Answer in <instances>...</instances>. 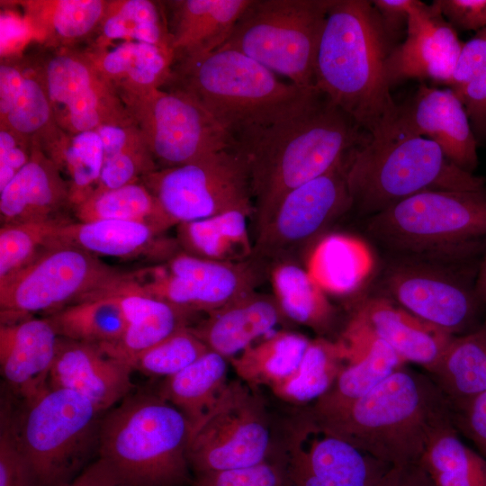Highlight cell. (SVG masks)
<instances>
[{
  "mask_svg": "<svg viewBox=\"0 0 486 486\" xmlns=\"http://www.w3.org/2000/svg\"><path fill=\"white\" fill-rule=\"evenodd\" d=\"M190 435L184 414L158 394H130L103 416L97 452L130 486H181Z\"/></svg>",
  "mask_w": 486,
  "mask_h": 486,
  "instance_id": "obj_6",
  "label": "cell"
},
{
  "mask_svg": "<svg viewBox=\"0 0 486 486\" xmlns=\"http://www.w3.org/2000/svg\"><path fill=\"white\" fill-rule=\"evenodd\" d=\"M246 213L222 212L176 225V241L182 251L204 259L242 262L252 257Z\"/></svg>",
  "mask_w": 486,
  "mask_h": 486,
  "instance_id": "obj_35",
  "label": "cell"
},
{
  "mask_svg": "<svg viewBox=\"0 0 486 486\" xmlns=\"http://www.w3.org/2000/svg\"><path fill=\"white\" fill-rule=\"evenodd\" d=\"M476 290L481 300L486 305V251L480 263L476 278Z\"/></svg>",
  "mask_w": 486,
  "mask_h": 486,
  "instance_id": "obj_58",
  "label": "cell"
},
{
  "mask_svg": "<svg viewBox=\"0 0 486 486\" xmlns=\"http://www.w3.org/2000/svg\"><path fill=\"white\" fill-rule=\"evenodd\" d=\"M352 207L372 216L427 191H474L485 180L450 161L440 147L395 122L344 158Z\"/></svg>",
  "mask_w": 486,
  "mask_h": 486,
  "instance_id": "obj_5",
  "label": "cell"
},
{
  "mask_svg": "<svg viewBox=\"0 0 486 486\" xmlns=\"http://www.w3.org/2000/svg\"><path fill=\"white\" fill-rule=\"evenodd\" d=\"M310 340L292 331H276L230 359L239 380L272 390L299 367Z\"/></svg>",
  "mask_w": 486,
  "mask_h": 486,
  "instance_id": "obj_36",
  "label": "cell"
},
{
  "mask_svg": "<svg viewBox=\"0 0 486 486\" xmlns=\"http://www.w3.org/2000/svg\"><path fill=\"white\" fill-rule=\"evenodd\" d=\"M452 419L459 434L486 459V391L452 409Z\"/></svg>",
  "mask_w": 486,
  "mask_h": 486,
  "instance_id": "obj_50",
  "label": "cell"
},
{
  "mask_svg": "<svg viewBox=\"0 0 486 486\" xmlns=\"http://www.w3.org/2000/svg\"><path fill=\"white\" fill-rule=\"evenodd\" d=\"M251 0L163 2L174 59L220 48Z\"/></svg>",
  "mask_w": 486,
  "mask_h": 486,
  "instance_id": "obj_29",
  "label": "cell"
},
{
  "mask_svg": "<svg viewBox=\"0 0 486 486\" xmlns=\"http://www.w3.org/2000/svg\"><path fill=\"white\" fill-rule=\"evenodd\" d=\"M68 245L96 256L122 259H164L175 256L176 239L164 237V231L141 221L132 220H70L56 231L50 245Z\"/></svg>",
  "mask_w": 486,
  "mask_h": 486,
  "instance_id": "obj_24",
  "label": "cell"
},
{
  "mask_svg": "<svg viewBox=\"0 0 486 486\" xmlns=\"http://www.w3.org/2000/svg\"><path fill=\"white\" fill-rule=\"evenodd\" d=\"M162 88L194 99L230 138L281 119L320 93L285 83L256 60L230 49L176 58Z\"/></svg>",
  "mask_w": 486,
  "mask_h": 486,
  "instance_id": "obj_4",
  "label": "cell"
},
{
  "mask_svg": "<svg viewBox=\"0 0 486 486\" xmlns=\"http://www.w3.org/2000/svg\"><path fill=\"white\" fill-rule=\"evenodd\" d=\"M0 486H32L4 413L1 417Z\"/></svg>",
  "mask_w": 486,
  "mask_h": 486,
  "instance_id": "obj_51",
  "label": "cell"
},
{
  "mask_svg": "<svg viewBox=\"0 0 486 486\" xmlns=\"http://www.w3.org/2000/svg\"><path fill=\"white\" fill-rule=\"evenodd\" d=\"M333 0H251L224 44L302 88H316L315 62Z\"/></svg>",
  "mask_w": 486,
  "mask_h": 486,
  "instance_id": "obj_9",
  "label": "cell"
},
{
  "mask_svg": "<svg viewBox=\"0 0 486 486\" xmlns=\"http://www.w3.org/2000/svg\"><path fill=\"white\" fill-rule=\"evenodd\" d=\"M227 371L228 359L209 350L181 372L165 378L158 394L184 414L192 434L224 394L230 382Z\"/></svg>",
  "mask_w": 486,
  "mask_h": 486,
  "instance_id": "obj_33",
  "label": "cell"
},
{
  "mask_svg": "<svg viewBox=\"0 0 486 486\" xmlns=\"http://www.w3.org/2000/svg\"><path fill=\"white\" fill-rule=\"evenodd\" d=\"M346 364L342 346L324 338L310 340L302 360L286 381L272 389L284 401L305 405L316 401L333 385Z\"/></svg>",
  "mask_w": 486,
  "mask_h": 486,
  "instance_id": "obj_43",
  "label": "cell"
},
{
  "mask_svg": "<svg viewBox=\"0 0 486 486\" xmlns=\"http://www.w3.org/2000/svg\"><path fill=\"white\" fill-rule=\"evenodd\" d=\"M341 344L346 364L331 388L310 408L324 413L368 393L405 363L381 339L345 327Z\"/></svg>",
  "mask_w": 486,
  "mask_h": 486,
  "instance_id": "obj_28",
  "label": "cell"
},
{
  "mask_svg": "<svg viewBox=\"0 0 486 486\" xmlns=\"http://www.w3.org/2000/svg\"><path fill=\"white\" fill-rule=\"evenodd\" d=\"M274 433L258 388L230 381L217 406L190 436V468L197 474L264 463L270 457Z\"/></svg>",
  "mask_w": 486,
  "mask_h": 486,
  "instance_id": "obj_14",
  "label": "cell"
},
{
  "mask_svg": "<svg viewBox=\"0 0 486 486\" xmlns=\"http://www.w3.org/2000/svg\"><path fill=\"white\" fill-rule=\"evenodd\" d=\"M418 463L435 486H486V459L460 438L453 419L434 431Z\"/></svg>",
  "mask_w": 486,
  "mask_h": 486,
  "instance_id": "obj_37",
  "label": "cell"
},
{
  "mask_svg": "<svg viewBox=\"0 0 486 486\" xmlns=\"http://www.w3.org/2000/svg\"><path fill=\"white\" fill-rule=\"evenodd\" d=\"M27 58L41 79L55 122L64 132L76 134L133 120L85 50L42 46Z\"/></svg>",
  "mask_w": 486,
  "mask_h": 486,
  "instance_id": "obj_15",
  "label": "cell"
},
{
  "mask_svg": "<svg viewBox=\"0 0 486 486\" xmlns=\"http://www.w3.org/2000/svg\"><path fill=\"white\" fill-rule=\"evenodd\" d=\"M449 86L463 102L472 130L486 134V27L464 42Z\"/></svg>",
  "mask_w": 486,
  "mask_h": 486,
  "instance_id": "obj_45",
  "label": "cell"
},
{
  "mask_svg": "<svg viewBox=\"0 0 486 486\" xmlns=\"http://www.w3.org/2000/svg\"><path fill=\"white\" fill-rule=\"evenodd\" d=\"M140 180L176 226L230 211L254 214L248 167L232 147Z\"/></svg>",
  "mask_w": 486,
  "mask_h": 486,
  "instance_id": "obj_13",
  "label": "cell"
},
{
  "mask_svg": "<svg viewBox=\"0 0 486 486\" xmlns=\"http://www.w3.org/2000/svg\"><path fill=\"white\" fill-rule=\"evenodd\" d=\"M77 221L132 220L149 223L162 231L176 226L140 179L124 186L94 193L72 208Z\"/></svg>",
  "mask_w": 486,
  "mask_h": 486,
  "instance_id": "obj_42",
  "label": "cell"
},
{
  "mask_svg": "<svg viewBox=\"0 0 486 486\" xmlns=\"http://www.w3.org/2000/svg\"><path fill=\"white\" fill-rule=\"evenodd\" d=\"M456 408L486 391V321L452 338L436 365L428 373Z\"/></svg>",
  "mask_w": 486,
  "mask_h": 486,
  "instance_id": "obj_34",
  "label": "cell"
},
{
  "mask_svg": "<svg viewBox=\"0 0 486 486\" xmlns=\"http://www.w3.org/2000/svg\"><path fill=\"white\" fill-rule=\"evenodd\" d=\"M124 104L158 168L185 165L231 147L230 134L180 91L159 88Z\"/></svg>",
  "mask_w": 486,
  "mask_h": 486,
  "instance_id": "obj_16",
  "label": "cell"
},
{
  "mask_svg": "<svg viewBox=\"0 0 486 486\" xmlns=\"http://www.w3.org/2000/svg\"><path fill=\"white\" fill-rule=\"evenodd\" d=\"M346 327L381 339L405 364H417L427 373L436 365L454 338L381 294L360 300Z\"/></svg>",
  "mask_w": 486,
  "mask_h": 486,
  "instance_id": "obj_21",
  "label": "cell"
},
{
  "mask_svg": "<svg viewBox=\"0 0 486 486\" xmlns=\"http://www.w3.org/2000/svg\"><path fill=\"white\" fill-rule=\"evenodd\" d=\"M68 183L71 208L95 190L104 165V148L95 130L76 134L64 132L60 140L44 151Z\"/></svg>",
  "mask_w": 486,
  "mask_h": 486,
  "instance_id": "obj_44",
  "label": "cell"
},
{
  "mask_svg": "<svg viewBox=\"0 0 486 486\" xmlns=\"http://www.w3.org/2000/svg\"><path fill=\"white\" fill-rule=\"evenodd\" d=\"M389 45L372 1L333 0L317 52L315 86L372 138L398 116L385 72Z\"/></svg>",
  "mask_w": 486,
  "mask_h": 486,
  "instance_id": "obj_2",
  "label": "cell"
},
{
  "mask_svg": "<svg viewBox=\"0 0 486 486\" xmlns=\"http://www.w3.org/2000/svg\"><path fill=\"white\" fill-rule=\"evenodd\" d=\"M60 337L48 317L0 325V369L10 390L23 402L47 389Z\"/></svg>",
  "mask_w": 486,
  "mask_h": 486,
  "instance_id": "obj_22",
  "label": "cell"
},
{
  "mask_svg": "<svg viewBox=\"0 0 486 486\" xmlns=\"http://www.w3.org/2000/svg\"><path fill=\"white\" fill-rule=\"evenodd\" d=\"M374 486H435L419 463L390 466Z\"/></svg>",
  "mask_w": 486,
  "mask_h": 486,
  "instance_id": "obj_57",
  "label": "cell"
},
{
  "mask_svg": "<svg viewBox=\"0 0 486 486\" xmlns=\"http://www.w3.org/2000/svg\"><path fill=\"white\" fill-rule=\"evenodd\" d=\"M32 142L8 129H0V190L28 163Z\"/></svg>",
  "mask_w": 486,
  "mask_h": 486,
  "instance_id": "obj_52",
  "label": "cell"
},
{
  "mask_svg": "<svg viewBox=\"0 0 486 486\" xmlns=\"http://www.w3.org/2000/svg\"><path fill=\"white\" fill-rule=\"evenodd\" d=\"M158 168L142 138L104 161L100 178L93 194L139 181L142 176Z\"/></svg>",
  "mask_w": 486,
  "mask_h": 486,
  "instance_id": "obj_48",
  "label": "cell"
},
{
  "mask_svg": "<svg viewBox=\"0 0 486 486\" xmlns=\"http://www.w3.org/2000/svg\"><path fill=\"white\" fill-rule=\"evenodd\" d=\"M47 317L60 338L97 346L116 342L126 327L115 295L82 301Z\"/></svg>",
  "mask_w": 486,
  "mask_h": 486,
  "instance_id": "obj_41",
  "label": "cell"
},
{
  "mask_svg": "<svg viewBox=\"0 0 486 486\" xmlns=\"http://www.w3.org/2000/svg\"><path fill=\"white\" fill-rule=\"evenodd\" d=\"M64 486H130L104 460L88 464Z\"/></svg>",
  "mask_w": 486,
  "mask_h": 486,
  "instance_id": "obj_56",
  "label": "cell"
},
{
  "mask_svg": "<svg viewBox=\"0 0 486 486\" xmlns=\"http://www.w3.org/2000/svg\"><path fill=\"white\" fill-rule=\"evenodd\" d=\"M371 137L321 93L281 119L234 135L231 147L248 171L256 232L291 191L330 171Z\"/></svg>",
  "mask_w": 486,
  "mask_h": 486,
  "instance_id": "obj_1",
  "label": "cell"
},
{
  "mask_svg": "<svg viewBox=\"0 0 486 486\" xmlns=\"http://www.w3.org/2000/svg\"><path fill=\"white\" fill-rule=\"evenodd\" d=\"M208 351L189 326L140 353L128 365L132 371L146 375L166 378L181 372Z\"/></svg>",
  "mask_w": 486,
  "mask_h": 486,
  "instance_id": "obj_47",
  "label": "cell"
},
{
  "mask_svg": "<svg viewBox=\"0 0 486 486\" xmlns=\"http://www.w3.org/2000/svg\"><path fill=\"white\" fill-rule=\"evenodd\" d=\"M344 158L330 171L295 188L282 200L271 219L256 232L252 257L284 261L328 220L352 208Z\"/></svg>",
  "mask_w": 486,
  "mask_h": 486,
  "instance_id": "obj_18",
  "label": "cell"
},
{
  "mask_svg": "<svg viewBox=\"0 0 486 486\" xmlns=\"http://www.w3.org/2000/svg\"><path fill=\"white\" fill-rule=\"evenodd\" d=\"M284 317L274 296L253 292L207 313L190 328L209 350L230 360L269 334Z\"/></svg>",
  "mask_w": 486,
  "mask_h": 486,
  "instance_id": "obj_27",
  "label": "cell"
},
{
  "mask_svg": "<svg viewBox=\"0 0 486 486\" xmlns=\"http://www.w3.org/2000/svg\"><path fill=\"white\" fill-rule=\"evenodd\" d=\"M193 486H287L283 471L272 459L229 471L195 474Z\"/></svg>",
  "mask_w": 486,
  "mask_h": 486,
  "instance_id": "obj_49",
  "label": "cell"
},
{
  "mask_svg": "<svg viewBox=\"0 0 486 486\" xmlns=\"http://www.w3.org/2000/svg\"><path fill=\"white\" fill-rule=\"evenodd\" d=\"M272 446L269 459L287 486H374L390 467L328 429L310 408L282 423Z\"/></svg>",
  "mask_w": 486,
  "mask_h": 486,
  "instance_id": "obj_12",
  "label": "cell"
},
{
  "mask_svg": "<svg viewBox=\"0 0 486 486\" xmlns=\"http://www.w3.org/2000/svg\"><path fill=\"white\" fill-rule=\"evenodd\" d=\"M270 279L274 297L284 317L320 334L330 329L334 308L306 269L290 260L276 262Z\"/></svg>",
  "mask_w": 486,
  "mask_h": 486,
  "instance_id": "obj_38",
  "label": "cell"
},
{
  "mask_svg": "<svg viewBox=\"0 0 486 486\" xmlns=\"http://www.w3.org/2000/svg\"><path fill=\"white\" fill-rule=\"evenodd\" d=\"M367 230L400 256L477 261L486 251V188L412 195L369 216Z\"/></svg>",
  "mask_w": 486,
  "mask_h": 486,
  "instance_id": "obj_7",
  "label": "cell"
},
{
  "mask_svg": "<svg viewBox=\"0 0 486 486\" xmlns=\"http://www.w3.org/2000/svg\"><path fill=\"white\" fill-rule=\"evenodd\" d=\"M116 40L152 44L174 57L163 2L109 1L93 45L106 47Z\"/></svg>",
  "mask_w": 486,
  "mask_h": 486,
  "instance_id": "obj_39",
  "label": "cell"
},
{
  "mask_svg": "<svg viewBox=\"0 0 486 486\" xmlns=\"http://www.w3.org/2000/svg\"><path fill=\"white\" fill-rule=\"evenodd\" d=\"M103 78L123 104L142 97L167 83L174 57L161 48L140 41L85 49Z\"/></svg>",
  "mask_w": 486,
  "mask_h": 486,
  "instance_id": "obj_30",
  "label": "cell"
},
{
  "mask_svg": "<svg viewBox=\"0 0 486 486\" xmlns=\"http://www.w3.org/2000/svg\"><path fill=\"white\" fill-rule=\"evenodd\" d=\"M134 276L105 295L118 297L126 321L122 337L114 343L99 346L109 356L128 363L177 330L189 327L192 313L138 290Z\"/></svg>",
  "mask_w": 486,
  "mask_h": 486,
  "instance_id": "obj_26",
  "label": "cell"
},
{
  "mask_svg": "<svg viewBox=\"0 0 486 486\" xmlns=\"http://www.w3.org/2000/svg\"><path fill=\"white\" fill-rule=\"evenodd\" d=\"M103 416L84 396L51 387L23 402L19 417L6 416L32 486H64L77 476L97 450Z\"/></svg>",
  "mask_w": 486,
  "mask_h": 486,
  "instance_id": "obj_8",
  "label": "cell"
},
{
  "mask_svg": "<svg viewBox=\"0 0 486 486\" xmlns=\"http://www.w3.org/2000/svg\"><path fill=\"white\" fill-rule=\"evenodd\" d=\"M260 260L220 262L177 252L162 266L136 271L134 286L192 314L210 313L253 292Z\"/></svg>",
  "mask_w": 486,
  "mask_h": 486,
  "instance_id": "obj_17",
  "label": "cell"
},
{
  "mask_svg": "<svg viewBox=\"0 0 486 486\" xmlns=\"http://www.w3.org/2000/svg\"><path fill=\"white\" fill-rule=\"evenodd\" d=\"M34 39L24 14L4 9L0 14L1 58L20 56V51Z\"/></svg>",
  "mask_w": 486,
  "mask_h": 486,
  "instance_id": "obj_54",
  "label": "cell"
},
{
  "mask_svg": "<svg viewBox=\"0 0 486 486\" xmlns=\"http://www.w3.org/2000/svg\"><path fill=\"white\" fill-rule=\"evenodd\" d=\"M395 123L434 141L450 161L473 174L478 165L477 141L465 107L451 88L421 83L410 97L398 104Z\"/></svg>",
  "mask_w": 486,
  "mask_h": 486,
  "instance_id": "obj_20",
  "label": "cell"
},
{
  "mask_svg": "<svg viewBox=\"0 0 486 486\" xmlns=\"http://www.w3.org/2000/svg\"><path fill=\"white\" fill-rule=\"evenodd\" d=\"M418 0H374L372 4L376 10L384 32L391 40L403 27H407L408 18L412 10L418 4Z\"/></svg>",
  "mask_w": 486,
  "mask_h": 486,
  "instance_id": "obj_55",
  "label": "cell"
},
{
  "mask_svg": "<svg viewBox=\"0 0 486 486\" xmlns=\"http://www.w3.org/2000/svg\"><path fill=\"white\" fill-rule=\"evenodd\" d=\"M311 412L328 429L390 466L418 463L434 431L452 419L450 403L430 375L405 364L361 398Z\"/></svg>",
  "mask_w": 486,
  "mask_h": 486,
  "instance_id": "obj_3",
  "label": "cell"
},
{
  "mask_svg": "<svg viewBox=\"0 0 486 486\" xmlns=\"http://www.w3.org/2000/svg\"><path fill=\"white\" fill-rule=\"evenodd\" d=\"M21 85L6 110L0 113V129H8L38 144L46 151L64 131L57 125L45 87L39 75L23 57Z\"/></svg>",
  "mask_w": 486,
  "mask_h": 486,
  "instance_id": "obj_40",
  "label": "cell"
},
{
  "mask_svg": "<svg viewBox=\"0 0 486 486\" xmlns=\"http://www.w3.org/2000/svg\"><path fill=\"white\" fill-rule=\"evenodd\" d=\"M132 275L133 272L121 271L78 248L50 246L29 265L0 282L1 324L40 312L50 315L101 297Z\"/></svg>",
  "mask_w": 486,
  "mask_h": 486,
  "instance_id": "obj_10",
  "label": "cell"
},
{
  "mask_svg": "<svg viewBox=\"0 0 486 486\" xmlns=\"http://www.w3.org/2000/svg\"><path fill=\"white\" fill-rule=\"evenodd\" d=\"M404 41L392 49L385 72L391 88L408 79H430L449 86L463 46L438 6L423 2L410 13Z\"/></svg>",
  "mask_w": 486,
  "mask_h": 486,
  "instance_id": "obj_19",
  "label": "cell"
},
{
  "mask_svg": "<svg viewBox=\"0 0 486 486\" xmlns=\"http://www.w3.org/2000/svg\"><path fill=\"white\" fill-rule=\"evenodd\" d=\"M478 261L452 264L402 256L385 270L381 295L436 328L466 334L483 321L476 290Z\"/></svg>",
  "mask_w": 486,
  "mask_h": 486,
  "instance_id": "obj_11",
  "label": "cell"
},
{
  "mask_svg": "<svg viewBox=\"0 0 486 486\" xmlns=\"http://www.w3.org/2000/svg\"><path fill=\"white\" fill-rule=\"evenodd\" d=\"M131 372L97 345L60 338L49 386L73 391L104 412L130 395Z\"/></svg>",
  "mask_w": 486,
  "mask_h": 486,
  "instance_id": "obj_23",
  "label": "cell"
},
{
  "mask_svg": "<svg viewBox=\"0 0 486 486\" xmlns=\"http://www.w3.org/2000/svg\"><path fill=\"white\" fill-rule=\"evenodd\" d=\"M434 3L454 29L479 32L486 27V0H435Z\"/></svg>",
  "mask_w": 486,
  "mask_h": 486,
  "instance_id": "obj_53",
  "label": "cell"
},
{
  "mask_svg": "<svg viewBox=\"0 0 486 486\" xmlns=\"http://www.w3.org/2000/svg\"><path fill=\"white\" fill-rule=\"evenodd\" d=\"M69 186L51 158L32 142L28 163L0 190L1 226L62 215Z\"/></svg>",
  "mask_w": 486,
  "mask_h": 486,
  "instance_id": "obj_25",
  "label": "cell"
},
{
  "mask_svg": "<svg viewBox=\"0 0 486 486\" xmlns=\"http://www.w3.org/2000/svg\"><path fill=\"white\" fill-rule=\"evenodd\" d=\"M374 267V256L363 240L337 233L314 246L305 269L327 295L347 296L366 283Z\"/></svg>",
  "mask_w": 486,
  "mask_h": 486,
  "instance_id": "obj_32",
  "label": "cell"
},
{
  "mask_svg": "<svg viewBox=\"0 0 486 486\" xmlns=\"http://www.w3.org/2000/svg\"><path fill=\"white\" fill-rule=\"evenodd\" d=\"M44 47L79 48L96 36L109 1L37 0L18 2Z\"/></svg>",
  "mask_w": 486,
  "mask_h": 486,
  "instance_id": "obj_31",
  "label": "cell"
},
{
  "mask_svg": "<svg viewBox=\"0 0 486 486\" xmlns=\"http://www.w3.org/2000/svg\"><path fill=\"white\" fill-rule=\"evenodd\" d=\"M57 217L2 225L0 229V282L35 259L48 248L59 227L70 221Z\"/></svg>",
  "mask_w": 486,
  "mask_h": 486,
  "instance_id": "obj_46",
  "label": "cell"
}]
</instances>
